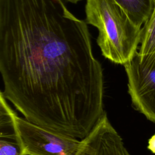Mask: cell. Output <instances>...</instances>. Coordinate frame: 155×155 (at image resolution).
Masks as SVG:
<instances>
[{"label": "cell", "instance_id": "cell-2", "mask_svg": "<svg viewBox=\"0 0 155 155\" xmlns=\"http://www.w3.org/2000/svg\"><path fill=\"white\" fill-rule=\"evenodd\" d=\"M124 66L132 105L155 123V53L140 55L137 52Z\"/></svg>", "mask_w": 155, "mask_h": 155}, {"label": "cell", "instance_id": "cell-7", "mask_svg": "<svg viewBox=\"0 0 155 155\" xmlns=\"http://www.w3.org/2000/svg\"><path fill=\"white\" fill-rule=\"evenodd\" d=\"M140 46L137 51L140 55L155 53V3L153 12L141 28Z\"/></svg>", "mask_w": 155, "mask_h": 155}, {"label": "cell", "instance_id": "cell-5", "mask_svg": "<svg viewBox=\"0 0 155 155\" xmlns=\"http://www.w3.org/2000/svg\"><path fill=\"white\" fill-rule=\"evenodd\" d=\"M16 113L0 93V155H25L16 125Z\"/></svg>", "mask_w": 155, "mask_h": 155}, {"label": "cell", "instance_id": "cell-8", "mask_svg": "<svg viewBox=\"0 0 155 155\" xmlns=\"http://www.w3.org/2000/svg\"><path fill=\"white\" fill-rule=\"evenodd\" d=\"M147 148L153 153L155 154V134L151 136V138L148 140V145Z\"/></svg>", "mask_w": 155, "mask_h": 155}, {"label": "cell", "instance_id": "cell-3", "mask_svg": "<svg viewBox=\"0 0 155 155\" xmlns=\"http://www.w3.org/2000/svg\"><path fill=\"white\" fill-rule=\"evenodd\" d=\"M25 155H74L81 139L56 132L17 116Z\"/></svg>", "mask_w": 155, "mask_h": 155}, {"label": "cell", "instance_id": "cell-4", "mask_svg": "<svg viewBox=\"0 0 155 155\" xmlns=\"http://www.w3.org/2000/svg\"><path fill=\"white\" fill-rule=\"evenodd\" d=\"M74 155L131 154L104 111L89 133L81 139Z\"/></svg>", "mask_w": 155, "mask_h": 155}, {"label": "cell", "instance_id": "cell-1", "mask_svg": "<svg viewBox=\"0 0 155 155\" xmlns=\"http://www.w3.org/2000/svg\"><path fill=\"white\" fill-rule=\"evenodd\" d=\"M86 22L98 29L97 44L111 62L124 65L137 52L141 28L114 0H87Z\"/></svg>", "mask_w": 155, "mask_h": 155}, {"label": "cell", "instance_id": "cell-9", "mask_svg": "<svg viewBox=\"0 0 155 155\" xmlns=\"http://www.w3.org/2000/svg\"><path fill=\"white\" fill-rule=\"evenodd\" d=\"M65 1H68V2H71V3L76 4V3H77L78 2H79V1H81V0H65Z\"/></svg>", "mask_w": 155, "mask_h": 155}, {"label": "cell", "instance_id": "cell-6", "mask_svg": "<svg viewBox=\"0 0 155 155\" xmlns=\"http://www.w3.org/2000/svg\"><path fill=\"white\" fill-rule=\"evenodd\" d=\"M114 1L124 9L134 24L140 28L150 17L155 3V0Z\"/></svg>", "mask_w": 155, "mask_h": 155}]
</instances>
